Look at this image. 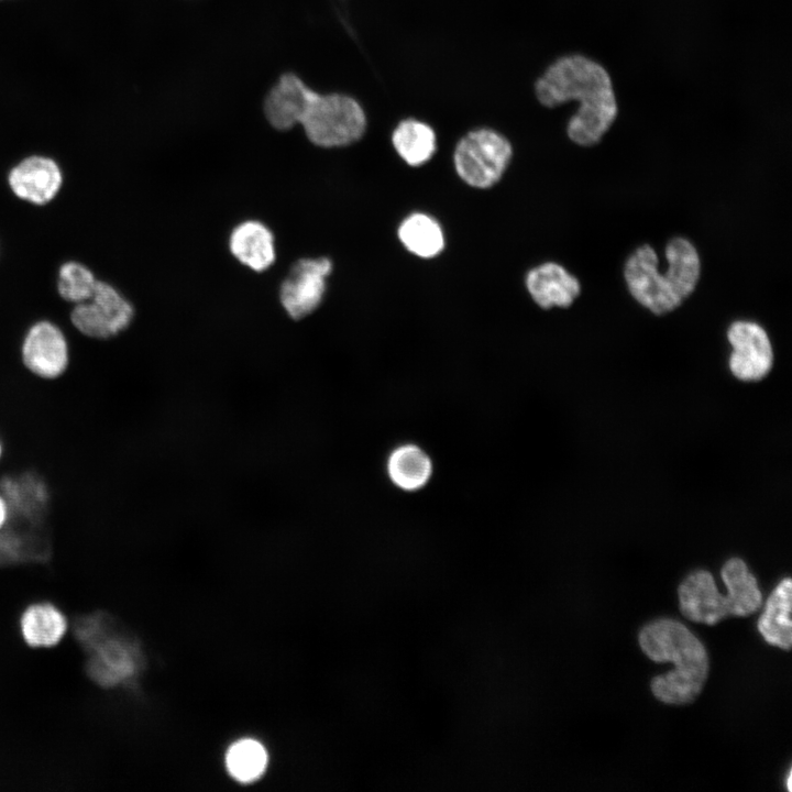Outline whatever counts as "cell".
I'll return each instance as SVG.
<instances>
[{
    "instance_id": "1",
    "label": "cell",
    "mask_w": 792,
    "mask_h": 792,
    "mask_svg": "<svg viewBox=\"0 0 792 792\" xmlns=\"http://www.w3.org/2000/svg\"><path fill=\"white\" fill-rule=\"evenodd\" d=\"M538 101L554 108L570 100L580 102L570 119L566 133L580 146H593L602 140L617 117L612 79L597 62L580 55L554 61L535 84Z\"/></svg>"
},
{
    "instance_id": "2",
    "label": "cell",
    "mask_w": 792,
    "mask_h": 792,
    "mask_svg": "<svg viewBox=\"0 0 792 792\" xmlns=\"http://www.w3.org/2000/svg\"><path fill=\"white\" fill-rule=\"evenodd\" d=\"M668 270L658 271V256L648 244L640 245L627 258L624 276L630 295L654 315L678 308L694 290L700 279L701 261L695 246L678 237L666 246Z\"/></svg>"
},
{
    "instance_id": "3",
    "label": "cell",
    "mask_w": 792,
    "mask_h": 792,
    "mask_svg": "<svg viewBox=\"0 0 792 792\" xmlns=\"http://www.w3.org/2000/svg\"><path fill=\"white\" fill-rule=\"evenodd\" d=\"M639 645L654 662H673L675 668L651 681V691L667 704H688L702 691L708 673V658L702 642L681 623L661 618L645 626Z\"/></svg>"
},
{
    "instance_id": "4",
    "label": "cell",
    "mask_w": 792,
    "mask_h": 792,
    "mask_svg": "<svg viewBox=\"0 0 792 792\" xmlns=\"http://www.w3.org/2000/svg\"><path fill=\"white\" fill-rule=\"evenodd\" d=\"M722 578L727 596L718 593L707 571H695L680 584V609L688 619L714 625L728 616H748L760 608L762 595L757 580L741 559H729L722 569Z\"/></svg>"
},
{
    "instance_id": "5",
    "label": "cell",
    "mask_w": 792,
    "mask_h": 792,
    "mask_svg": "<svg viewBox=\"0 0 792 792\" xmlns=\"http://www.w3.org/2000/svg\"><path fill=\"white\" fill-rule=\"evenodd\" d=\"M75 635L88 653V674L99 685L114 686L135 674L138 650L130 640L112 632L106 615L95 613L78 618Z\"/></svg>"
},
{
    "instance_id": "6",
    "label": "cell",
    "mask_w": 792,
    "mask_h": 792,
    "mask_svg": "<svg viewBox=\"0 0 792 792\" xmlns=\"http://www.w3.org/2000/svg\"><path fill=\"white\" fill-rule=\"evenodd\" d=\"M300 124L312 144L329 148L359 141L365 133L367 120L353 97L315 91Z\"/></svg>"
},
{
    "instance_id": "7",
    "label": "cell",
    "mask_w": 792,
    "mask_h": 792,
    "mask_svg": "<svg viewBox=\"0 0 792 792\" xmlns=\"http://www.w3.org/2000/svg\"><path fill=\"white\" fill-rule=\"evenodd\" d=\"M512 155L513 147L507 138L493 129L480 128L460 139L453 163L465 184L485 189L502 178Z\"/></svg>"
},
{
    "instance_id": "8",
    "label": "cell",
    "mask_w": 792,
    "mask_h": 792,
    "mask_svg": "<svg viewBox=\"0 0 792 792\" xmlns=\"http://www.w3.org/2000/svg\"><path fill=\"white\" fill-rule=\"evenodd\" d=\"M133 315L132 305L118 290L97 280L91 296L72 311V321L84 334L107 339L125 330Z\"/></svg>"
},
{
    "instance_id": "9",
    "label": "cell",
    "mask_w": 792,
    "mask_h": 792,
    "mask_svg": "<svg viewBox=\"0 0 792 792\" xmlns=\"http://www.w3.org/2000/svg\"><path fill=\"white\" fill-rule=\"evenodd\" d=\"M331 271L328 257L300 258L294 263L279 288L280 304L292 319L308 317L320 306Z\"/></svg>"
},
{
    "instance_id": "10",
    "label": "cell",
    "mask_w": 792,
    "mask_h": 792,
    "mask_svg": "<svg viewBox=\"0 0 792 792\" xmlns=\"http://www.w3.org/2000/svg\"><path fill=\"white\" fill-rule=\"evenodd\" d=\"M733 346L729 369L740 381H759L772 367L773 352L766 330L756 322L738 320L727 330Z\"/></svg>"
},
{
    "instance_id": "11",
    "label": "cell",
    "mask_w": 792,
    "mask_h": 792,
    "mask_svg": "<svg viewBox=\"0 0 792 792\" xmlns=\"http://www.w3.org/2000/svg\"><path fill=\"white\" fill-rule=\"evenodd\" d=\"M22 358L25 366L37 376L57 377L68 362L67 344L62 331L51 322H37L26 334Z\"/></svg>"
},
{
    "instance_id": "12",
    "label": "cell",
    "mask_w": 792,
    "mask_h": 792,
    "mask_svg": "<svg viewBox=\"0 0 792 792\" xmlns=\"http://www.w3.org/2000/svg\"><path fill=\"white\" fill-rule=\"evenodd\" d=\"M314 92L297 75L284 74L264 100L268 123L279 131L300 124Z\"/></svg>"
},
{
    "instance_id": "13",
    "label": "cell",
    "mask_w": 792,
    "mask_h": 792,
    "mask_svg": "<svg viewBox=\"0 0 792 792\" xmlns=\"http://www.w3.org/2000/svg\"><path fill=\"white\" fill-rule=\"evenodd\" d=\"M9 184L13 193L21 199L44 205L52 200L59 190L62 173L53 160L31 156L10 172Z\"/></svg>"
},
{
    "instance_id": "14",
    "label": "cell",
    "mask_w": 792,
    "mask_h": 792,
    "mask_svg": "<svg viewBox=\"0 0 792 792\" xmlns=\"http://www.w3.org/2000/svg\"><path fill=\"white\" fill-rule=\"evenodd\" d=\"M526 287L534 301L543 309L570 307L581 293L579 279L553 262L530 270Z\"/></svg>"
},
{
    "instance_id": "15",
    "label": "cell",
    "mask_w": 792,
    "mask_h": 792,
    "mask_svg": "<svg viewBox=\"0 0 792 792\" xmlns=\"http://www.w3.org/2000/svg\"><path fill=\"white\" fill-rule=\"evenodd\" d=\"M229 248L240 263L255 272L266 271L275 262L274 235L256 220L238 224L230 234Z\"/></svg>"
},
{
    "instance_id": "16",
    "label": "cell",
    "mask_w": 792,
    "mask_h": 792,
    "mask_svg": "<svg viewBox=\"0 0 792 792\" xmlns=\"http://www.w3.org/2000/svg\"><path fill=\"white\" fill-rule=\"evenodd\" d=\"M67 626V619L62 610L47 602L28 606L20 618L21 635L33 648L57 645L66 634Z\"/></svg>"
},
{
    "instance_id": "17",
    "label": "cell",
    "mask_w": 792,
    "mask_h": 792,
    "mask_svg": "<svg viewBox=\"0 0 792 792\" xmlns=\"http://www.w3.org/2000/svg\"><path fill=\"white\" fill-rule=\"evenodd\" d=\"M791 591V579H783L769 596L758 620L765 640L785 650H790L792 644Z\"/></svg>"
},
{
    "instance_id": "18",
    "label": "cell",
    "mask_w": 792,
    "mask_h": 792,
    "mask_svg": "<svg viewBox=\"0 0 792 792\" xmlns=\"http://www.w3.org/2000/svg\"><path fill=\"white\" fill-rule=\"evenodd\" d=\"M392 144L408 165L421 166L435 154L437 136L428 123L408 118L400 121L393 131Z\"/></svg>"
},
{
    "instance_id": "19",
    "label": "cell",
    "mask_w": 792,
    "mask_h": 792,
    "mask_svg": "<svg viewBox=\"0 0 792 792\" xmlns=\"http://www.w3.org/2000/svg\"><path fill=\"white\" fill-rule=\"evenodd\" d=\"M387 472L392 482L402 490L416 491L431 475V461L427 453L414 444L396 448L389 455Z\"/></svg>"
},
{
    "instance_id": "20",
    "label": "cell",
    "mask_w": 792,
    "mask_h": 792,
    "mask_svg": "<svg viewBox=\"0 0 792 792\" xmlns=\"http://www.w3.org/2000/svg\"><path fill=\"white\" fill-rule=\"evenodd\" d=\"M398 238L410 253L424 258L438 255L444 246L438 221L420 212L410 215L400 223Z\"/></svg>"
},
{
    "instance_id": "21",
    "label": "cell",
    "mask_w": 792,
    "mask_h": 792,
    "mask_svg": "<svg viewBox=\"0 0 792 792\" xmlns=\"http://www.w3.org/2000/svg\"><path fill=\"white\" fill-rule=\"evenodd\" d=\"M268 762L264 746L254 739L235 741L227 751L229 774L241 783H251L263 776Z\"/></svg>"
},
{
    "instance_id": "22",
    "label": "cell",
    "mask_w": 792,
    "mask_h": 792,
    "mask_svg": "<svg viewBox=\"0 0 792 792\" xmlns=\"http://www.w3.org/2000/svg\"><path fill=\"white\" fill-rule=\"evenodd\" d=\"M96 282L86 266L69 262L59 270L57 288L64 299L78 304L91 296Z\"/></svg>"
},
{
    "instance_id": "23",
    "label": "cell",
    "mask_w": 792,
    "mask_h": 792,
    "mask_svg": "<svg viewBox=\"0 0 792 792\" xmlns=\"http://www.w3.org/2000/svg\"><path fill=\"white\" fill-rule=\"evenodd\" d=\"M7 509L4 506V503L0 498V527L3 525L6 520Z\"/></svg>"
},
{
    "instance_id": "24",
    "label": "cell",
    "mask_w": 792,
    "mask_h": 792,
    "mask_svg": "<svg viewBox=\"0 0 792 792\" xmlns=\"http://www.w3.org/2000/svg\"><path fill=\"white\" fill-rule=\"evenodd\" d=\"M791 778H792V776H791V772H790V773H789V777H788V781H787V785H788V790H789V791H791Z\"/></svg>"
},
{
    "instance_id": "25",
    "label": "cell",
    "mask_w": 792,
    "mask_h": 792,
    "mask_svg": "<svg viewBox=\"0 0 792 792\" xmlns=\"http://www.w3.org/2000/svg\"><path fill=\"white\" fill-rule=\"evenodd\" d=\"M0 452H1V449H0Z\"/></svg>"
}]
</instances>
